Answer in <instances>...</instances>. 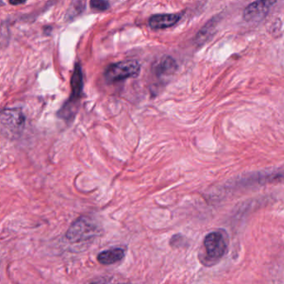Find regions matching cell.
<instances>
[{
  "label": "cell",
  "mask_w": 284,
  "mask_h": 284,
  "mask_svg": "<svg viewBox=\"0 0 284 284\" xmlns=\"http://www.w3.org/2000/svg\"><path fill=\"white\" fill-rule=\"evenodd\" d=\"M83 72L79 65L76 64L74 71L71 78V88H72V95L69 100L75 103H78L80 98L82 91H83Z\"/></svg>",
  "instance_id": "52a82bcc"
},
{
  "label": "cell",
  "mask_w": 284,
  "mask_h": 284,
  "mask_svg": "<svg viewBox=\"0 0 284 284\" xmlns=\"http://www.w3.org/2000/svg\"><path fill=\"white\" fill-rule=\"evenodd\" d=\"M229 238L225 230L211 232L203 241L199 258L204 266L211 267L217 264L228 250Z\"/></svg>",
  "instance_id": "6da1fadb"
},
{
  "label": "cell",
  "mask_w": 284,
  "mask_h": 284,
  "mask_svg": "<svg viewBox=\"0 0 284 284\" xmlns=\"http://www.w3.org/2000/svg\"><path fill=\"white\" fill-rule=\"evenodd\" d=\"M24 116L18 109H3L0 111V124L9 130L19 131L24 125Z\"/></svg>",
  "instance_id": "5b68a950"
},
{
  "label": "cell",
  "mask_w": 284,
  "mask_h": 284,
  "mask_svg": "<svg viewBox=\"0 0 284 284\" xmlns=\"http://www.w3.org/2000/svg\"><path fill=\"white\" fill-rule=\"evenodd\" d=\"M90 7L96 11H105L109 8L108 0H90Z\"/></svg>",
  "instance_id": "8fae6325"
},
{
  "label": "cell",
  "mask_w": 284,
  "mask_h": 284,
  "mask_svg": "<svg viewBox=\"0 0 284 284\" xmlns=\"http://www.w3.org/2000/svg\"><path fill=\"white\" fill-rule=\"evenodd\" d=\"M125 257V250L123 248H113L103 251L98 255V263L103 265H111L121 261Z\"/></svg>",
  "instance_id": "ba28073f"
},
{
  "label": "cell",
  "mask_w": 284,
  "mask_h": 284,
  "mask_svg": "<svg viewBox=\"0 0 284 284\" xmlns=\"http://www.w3.org/2000/svg\"><path fill=\"white\" fill-rule=\"evenodd\" d=\"M96 227L87 217H79L68 230L67 238L72 243H78L88 240L93 237Z\"/></svg>",
  "instance_id": "3957f363"
},
{
  "label": "cell",
  "mask_w": 284,
  "mask_h": 284,
  "mask_svg": "<svg viewBox=\"0 0 284 284\" xmlns=\"http://www.w3.org/2000/svg\"><path fill=\"white\" fill-rule=\"evenodd\" d=\"M278 0H257L250 3L243 11L246 21H254L263 18L269 13Z\"/></svg>",
  "instance_id": "277c9868"
},
{
  "label": "cell",
  "mask_w": 284,
  "mask_h": 284,
  "mask_svg": "<svg viewBox=\"0 0 284 284\" xmlns=\"http://www.w3.org/2000/svg\"><path fill=\"white\" fill-rule=\"evenodd\" d=\"M25 1L26 0H9V3L13 5H18V4L24 3Z\"/></svg>",
  "instance_id": "7c38bea8"
},
{
  "label": "cell",
  "mask_w": 284,
  "mask_h": 284,
  "mask_svg": "<svg viewBox=\"0 0 284 284\" xmlns=\"http://www.w3.org/2000/svg\"><path fill=\"white\" fill-rule=\"evenodd\" d=\"M140 72V63L135 60H127L109 65L104 76L109 82L124 80L128 77H135Z\"/></svg>",
  "instance_id": "7a4b0ae2"
},
{
  "label": "cell",
  "mask_w": 284,
  "mask_h": 284,
  "mask_svg": "<svg viewBox=\"0 0 284 284\" xmlns=\"http://www.w3.org/2000/svg\"><path fill=\"white\" fill-rule=\"evenodd\" d=\"M177 65L175 61L171 58L166 57L160 63L158 68V71H159L162 74H170L175 71Z\"/></svg>",
  "instance_id": "30bf717a"
},
{
  "label": "cell",
  "mask_w": 284,
  "mask_h": 284,
  "mask_svg": "<svg viewBox=\"0 0 284 284\" xmlns=\"http://www.w3.org/2000/svg\"><path fill=\"white\" fill-rule=\"evenodd\" d=\"M181 18L178 13H166V14H156L149 18L148 24L152 29H167L175 25Z\"/></svg>",
  "instance_id": "8992f818"
},
{
  "label": "cell",
  "mask_w": 284,
  "mask_h": 284,
  "mask_svg": "<svg viewBox=\"0 0 284 284\" xmlns=\"http://www.w3.org/2000/svg\"><path fill=\"white\" fill-rule=\"evenodd\" d=\"M85 8L86 0H72L68 11V17L72 19L83 13L85 10Z\"/></svg>",
  "instance_id": "9c48e42d"
}]
</instances>
